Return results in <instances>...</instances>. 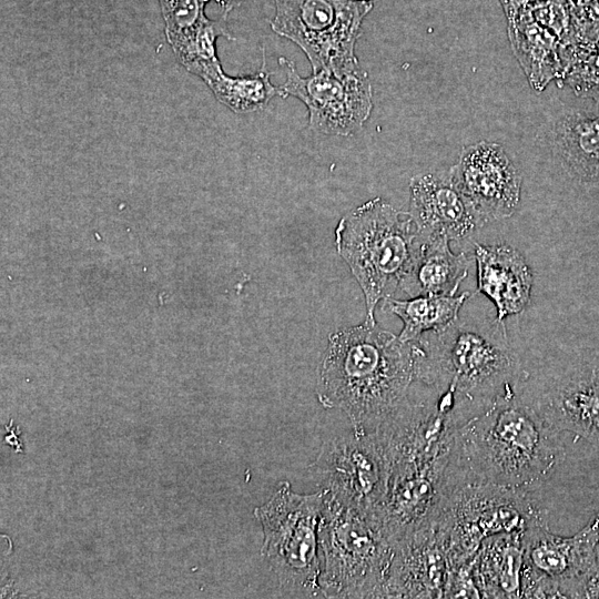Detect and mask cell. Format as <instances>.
Instances as JSON below:
<instances>
[{
    "mask_svg": "<svg viewBox=\"0 0 599 599\" xmlns=\"http://www.w3.org/2000/svg\"><path fill=\"white\" fill-rule=\"evenodd\" d=\"M457 428L435 398H409L375 429L389 459L378 517L394 544L436 522L453 490L463 484L455 464Z\"/></svg>",
    "mask_w": 599,
    "mask_h": 599,
    "instance_id": "6da1fadb",
    "label": "cell"
},
{
    "mask_svg": "<svg viewBox=\"0 0 599 599\" xmlns=\"http://www.w3.org/2000/svg\"><path fill=\"white\" fill-rule=\"evenodd\" d=\"M414 382V344L364 321L329 335L316 396L344 412L354 430L372 432L408 402Z\"/></svg>",
    "mask_w": 599,
    "mask_h": 599,
    "instance_id": "7a4b0ae2",
    "label": "cell"
},
{
    "mask_svg": "<svg viewBox=\"0 0 599 599\" xmlns=\"http://www.w3.org/2000/svg\"><path fill=\"white\" fill-rule=\"evenodd\" d=\"M415 382L456 400L459 426L516 394L522 362L512 348L505 321L459 318L414 342Z\"/></svg>",
    "mask_w": 599,
    "mask_h": 599,
    "instance_id": "3957f363",
    "label": "cell"
},
{
    "mask_svg": "<svg viewBox=\"0 0 599 599\" xmlns=\"http://www.w3.org/2000/svg\"><path fill=\"white\" fill-rule=\"evenodd\" d=\"M455 455L465 483L529 489L546 480L566 453L558 433L515 394L456 429Z\"/></svg>",
    "mask_w": 599,
    "mask_h": 599,
    "instance_id": "277c9868",
    "label": "cell"
},
{
    "mask_svg": "<svg viewBox=\"0 0 599 599\" xmlns=\"http://www.w3.org/2000/svg\"><path fill=\"white\" fill-rule=\"evenodd\" d=\"M409 212L375 197L346 213L335 229L337 253L359 284L365 322L376 324L379 301L393 297L422 242Z\"/></svg>",
    "mask_w": 599,
    "mask_h": 599,
    "instance_id": "5b68a950",
    "label": "cell"
},
{
    "mask_svg": "<svg viewBox=\"0 0 599 599\" xmlns=\"http://www.w3.org/2000/svg\"><path fill=\"white\" fill-rule=\"evenodd\" d=\"M318 544L323 597L384 598L395 544L377 515L324 491Z\"/></svg>",
    "mask_w": 599,
    "mask_h": 599,
    "instance_id": "8992f818",
    "label": "cell"
},
{
    "mask_svg": "<svg viewBox=\"0 0 599 599\" xmlns=\"http://www.w3.org/2000/svg\"><path fill=\"white\" fill-rule=\"evenodd\" d=\"M516 395L556 433H570L599 451V336L564 344L525 369Z\"/></svg>",
    "mask_w": 599,
    "mask_h": 599,
    "instance_id": "52a82bcc",
    "label": "cell"
},
{
    "mask_svg": "<svg viewBox=\"0 0 599 599\" xmlns=\"http://www.w3.org/2000/svg\"><path fill=\"white\" fill-rule=\"evenodd\" d=\"M323 501V490L298 494L284 480L254 510L263 531L262 555L281 587L298 597H323L318 544Z\"/></svg>",
    "mask_w": 599,
    "mask_h": 599,
    "instance_id": "ba28073f",
    "label": "cell"
},
{
    "mask_svg": "<svg viewBox=\"0 0 599 599\" xmlns=\"http://www.w3.org/2000/svg\"><path fill=\"white\" fill-rule=\"evenodd\" d=\"M274 4L272 30L305 53L312 72L343 77L363 69L355 45L373 1L274 0Z\"/></svg>",
    "mask_w": 599,
    "mask_h": 599,
    "instance_id": "9c48e42d",
    "label": "cell"
},
{
    "mask_svg": "<svg viewBox=\"0 0 599 599\" xmlns=\"http://www.w3.org/2000/svg\"><path fill=\"white\" fill-rule=\"evenodd\" d=\"M440 518L449 529L451 557L458 567L474 559L486 538L524 531L548 520V515L530 497L528 488L467 481L453 490Z\"/></svg>",
    "mask_w": 599,
    "mask_h": 599,
    "instance_id": "30bf717a",
    "label": "cell"
},
{
    "mask_svg": "<svg viewBox=\"0 0 599 599\" xmlns=\"http://www.w3.org/2000/svg\"><path fill=\"white\" fill-rule=\"evenodd\" d=\"M309 471L321 490L378 516L387 493L389 459L376 430H354L324 443Z\"/></svg>",
    "mask_w": 599,
    "mask_h": 599,
    "instance_id": "8fae6325",
    "label": "cell"
},
{
    "mask_svg": "<svg viewBox=\"0 0 599 599\" xmlns=\"http://www.w3.org/2000/svg\"><path fill=\"white\" fill-rule=\"evenodd\" d=\"M278 63L286 74L281 97H294L306 105L311 130L349 136L363 128L373 110V89L364 69L343 77L323 70L304 78L293 61L282 57Z\"/></svg>",
    "mask_w": 599,
    "mask_h": 599,
    "instance_id": "7c38bea8",
    "label": "cell"
},
{
    "mask_svg": "<svg viewBox=\"0 0 599 599\" xmlns=\"http://www.w3.org/2000/svg\"><path fill=\"white\" fill-rule=\"evenodd\" d=\"M595 540L589 522L572 537L551 532L548 520L528 526L522 531L521 598H578Z\"/></svg>",
    "mask_w": 599,
    "mask_h": 599,
    "instance_id": "4fadbf2b",
    "label": "cell"
},
{
    "mask_svg": "<svg viewBox=\"0 0 599 599\" xmlns=\"http://www.w3.org/2000/svg\"><path fill=\"white\" fill-rule=\"evenodd\" d=\"M449 170L458 190L485 224L516 212L522 177L501 144L480 141L467 145Z\"/></svg>",
    "mask_w": 599,
    "mask_h": 599,
    "instance_id": "5bb4252c",
    "label": "cell"
},
{
    "mask_svg": "<svg viewBox=\"0 0 599 599\" xmlns=\"http://www.w3.org/2000/svg\"><path fill=\"white\" fill-rule=\"evenodd\" d=\"M423 236L460 242L485 225L455 184L450 170L418 174L409 182V211Z\"/></svg>",
    "mask_w": 599,
    "mask_h": 599,
    "instance_id": "9a60e30c",
    "label": "cell"
},
{
    "mask_svg": "<svg viewBox=\"0 0 599 599\" xmlns=\"http://www.w3.org/2000/svg\"><path fill=\"white\" fill-rule=\"evenodd\" d=\"M477 290L487 296L497 311L496 318L524 312L530 302L532 273L524 256L508 244H475Z\"/></svg>",
    "mask_w": 599,
    "mask_h": 599,
    "instance_id": "2e32d148",
    "label": "cell"
},
{
    "mask_svg": "<svg viewBox=\"0 0 599 599\" xmlns=\"http://www.w3.org/2000/svg\"><path fill=\"white\" fill-rule=\"evenodd\" d=\"M552 150L564 171L582 185H599V106L570 108L552 124Z\"/></svg>",
    "mask_w": 599,
    "mask_h": 599,
    "instance_id": "e0dca14e",
    "label": "cell"
},
{
    "mask_svg": "<svg viewBox=\"0 0 599 599\" xmlns=\"http://www.w3.org/2000/svg\"><path fill=\"white\" fill-rule=\"evenodd\" d=\"M445 235L423 236L399 288L409 297L455 295L468 274L471 256L455 254Z\"/></svg>",
    "mask_w": 599,
    "mask_h": 599,
    "instance_id": "ac0fdd59",
    "label": "cell"
},
{
    "mask_svg": "<svg viewBox=\"0 0 599 599\" xmlns=\"http://www.w3.org/2000/svg\"><path fill=\"white\" fill-rule=\"evenodd\" d=\"M522 531L493 535L480 544L473 577L480 598H521Z\"/></svg>",
    "mask_w": 599,
    "mask_h": 599,
    "instance_id": "d6986e66",
    "label": "cell"
},
{
    "mask_svg": "<svg viewBox=\"0 0 599 599\" xmlns=\"http://www.w3.org/2000/svg\"><path fill=\"white\" fill-rule=\"evenodd\" d=\"M507 34L512 52L530 87L541 92L564 71L561 42L540 26L530 11L507 21Z\"/></svg>",
    "mask_w": 599,
    "mask_h": 599,
    "instance_id": "ffe728a7",
    "label": "cell"
},
{
    "mask_svg": "<svg viewBox=\"0 0 599 599\" xmlns=\"http://www.w3.org/2000/svg\"><path fill=\"white\" fill-rule=\"evenodd\" d=\"M471 296L464 292L460 295H422L409 300L387 297L383 300L382 309L402 319L398 338L414 343L426 333L443 331L456 322L464 303Z\"/></svg>",
    "mask_w": 599,
    "mask_h": 599,
    "instance_id": "44dd1931",
    "label": "cell"
},
{
    "mask_svg": "<svg viewBox=\"0 0 599 599\" xmlns=\"http://www.w3.org/2000/svg\"><path fill=\"white\" fill-rule=\"evenodd\" d=\"M211 89L215 98L235 113H251L264 109L276 95H281L280 87H275L265 69L252 74L229 75L223 71L221 62L202 70L199 75Z\"/></svg>",
    "mask_w": 599,
    "mask_h": 599,
    "instance_id": "7402d4cb",
    "label": "cell"
},
{
    "mask_svg": "<svg viewBox=\"0 0 599 599\" xmlns=\"http://www.w3.org/2000/svg\"><path fill=\"white\" fill-rule=\"evenodd\" d=\"M220 37L234 39L226 24V14L211 20L190 34L170 43L177 61L195 75L204 68L220 62L216 41Z\"/></svg>",
    "mask_w": 599,
    "mask_h": 599,
    "instance_id": "603a6c76",
    "label": "cell"
},
{
    "mask_svg": "<svg viewBox=\"0 0 599 599\" xmlns=\"http://www.w3.org/2000/svg\"><path fill=\"white\" fill-rule=\"evenodd\" d=\"M564 71L560 77L573 93L599 103V53L593 44L561 43Z\"/></svg>",
    "mask_w": 599,
    "mask_h": 599,
    "instance_id": "cb8c5ba5",
    "label": "cell"
},
{
    "mask_svg": "<svg viewBox=\"0 0 599 599\" xmlns=\"http://www.w3.org/2000/svg\"><path fill=\"white\" fill-rule=\"evenodd\" d=\"M209 1L159 0L164 20V33L169 43L192 33L210 21L205 14V6Z\"/></svg>",
    "mask_w": 599,
    "mask_h": 599,
    "instance_id": "d4e9b609",
    "label": "cell"
},
{
    "mask_svg": "<svg viewBox=\"0 0 599 599\" xmlns=\"http://www.w3.org/2000/svg\"><path fill=\"white\" fill-rule=\"evenodd\" d=\"M532 18L562 44L575 43V23L566 0H546L530 11Z\"/></svg>",
    "mask_w": 599,
    "mask_h": 599,
    "instance_id": "484cf974",
    "label": "cell"
},
{
    "mask_svg": "<svg viewBox=\"0 0 599 599\" xmlns=\"http://www.w3.org/2000/svg\"><path fill=\"white\" fill-rule=\"evenodd\" d=\"M589 524L596 528V540L590 566L579 586L578 598H599V525Z\"/></svg>",
    "mask_w": 599,
    "mask_h": 599,
    "instance_id": "4316f807",
    "label": "cell"
},
{
    "mask_svg": "<svg viewBox=\"0 0 599 599\" xmlns=\"http://www.w3.org/2000/svg\"><path fill=\"white\" fill-rule=\"evenodd\" d=\"M546 0H499L507 21L522 12L531 11Z\"/></svg>",
    "mask_w": 599,
    "mask_h": 599,
    "instance_id": "83f0119b",
    "label": "cell"
},
{
    "mask_svg": "<svg viewBox=\"0 0 599 599\" xmlns=\"http://www.w3.org/2000/svg\"><path fill=\"white\" fill-rule=\"evenodd\" d=\"M573 19H579L591 4L592 0H566Z\"/></svg>",
    "mask_w": 599,
    "mask_h": 599,
    "instance_id": "f1b7e54d",
    "label": "cell"
},
{
    "mask_svg": "<svg viewBox=\"0 0 599 599\" xmlns=\"http://www.w3.org/2000/svg\"><path fill=\"white\" fill-rule=\"evenodd\" d=\"M243 1L245 0H215V2L223 9V14L226 16L232 9L240 6Z\"/></svg>",
    "mask_w": 599,
    "mask_h": 599,
    "instance_id": "f546056e",
    "label": "cell"
},
{
    "mask_svg": "<svg viewBox=\"0 0 599 599\" xmlns=\"http://www.w3.org/2000/svg\"><path fill=\"white\" fill-rule=\"evenodd\" d=\"M589 522L599 525V511L597 512L595 517H592V519Z\"/></svg>",
    "mask_w": 599,
    "mask_h": 599,
    "instance_id": "4dcf8cb0",
    "label": "cell"
},
{
    "mask_svg": "<svg viewBox=\"0 0 599 599\" xmlns=\"http://www.w3.org/2000/svg\"><path fill=\"white\" fill-rule=\"evenodd\" d=\"M595 50L599 53V37L593 43Z\"/></svg>",
    "mask_w": 599,
    "mask_h": 599,
    "instance_id": "1f68e13d",
    "label": "cell"
},
{
    "mask_svg": "<svg viewBox=\"0 0 599 599\" xmlns=\"http://www.w3.org/2000/svg\"><path fill=\"white\" fill-rule=\"evenodd\" d=\"M358 1H373V0H358Z\"/></svg>",
    "mask_w": 599,
    "mask_h": 599,
    "instance_id": "d6a6232c",
    "label": "cell"
}]
</instances>
